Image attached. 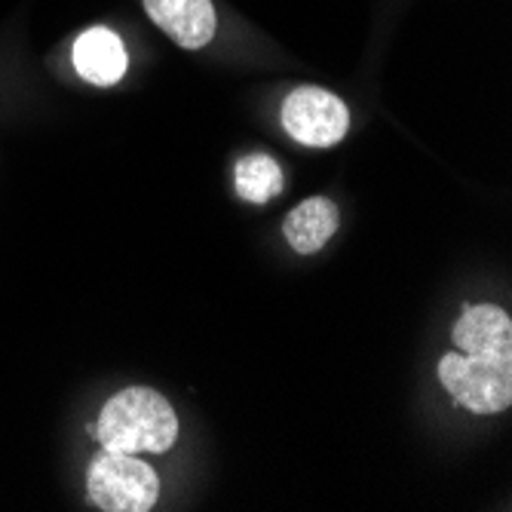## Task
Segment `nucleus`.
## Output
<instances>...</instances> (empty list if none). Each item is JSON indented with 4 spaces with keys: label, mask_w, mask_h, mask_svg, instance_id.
Instances as JSON below:
<instances>
[{
    "label": "nucleus",
    "mask_w": 512,
    "mask_h": 512,
    "mask_svg": "<svg viewBox=\"0 0 512 512\" xmlns=\"http://www.w3.org/2000/svg\"><path fill=\"white\" fill-rule=\"evenodd\" d=\"M439 381L473 414H500L512 402V356L445 353L439 359Z\"/></svg>",
    "instance_id": "obj_2"
},
{
    "label": "nucleus",
    "mask_w": 512,
    "mask_h": 512,
    "mask_svg": "<svg viewBox=\"0 0 512 512\" xmlns=\"http://www.w3.org/2000/svg\"><path fill=\"white\" fill-rule=\"evenodd\" d=\"M74 68L92 86H114L129 68V53L117 31L92 25L74 40Z\"/></svg>",
    "instance_id": "obj_6"
},
{
    "label": "nucleus",
    "mask_w": 512,
    "mask_h": 512,
    "mask_svg": "<svg viewBox=\"0 0 512 512\" xmlns=\"http://www.w3.org/2000/svg\"><path fill=\"white\" fill-rule=\"evenodd\" d=\"M454 347L476 356H512V322L506 310L494 304L467 307L454 322Z\"/></svg>",
    "instance_id": "obj_7"
},
{
    "label": "nucleus",
    "mask_w": 512,
    "mask_h": 512,
    "mask_svg": "<svg viewBox=\"0 0 512 512\" xmlns=\"http://www.w3.org/2000/svg\"><path fill=\"white\" fill-rule=\"evenodd\" d=\"M283 129L307 148H332L350 129V111L332 89L298 86L283 102Z\"/></svg>",
    "instance_id": "obj_4"
},
{
    "label": "nucleus",
    "mask_w": 512,
    "mask_h": 512,
    "mask_svg": "<svg viewBox=\"0 0 512 512\" xmlns=\"http://www.w3.org/2000/svg\"><path fill=\"white\" fill-rule=\"evenodd\" d=\"M237 194L246 203H270L273 197L283 194V169L273 157L255 154L237 163Z\"/></svg>",
    "instance_id": "obj_9"
},
{
    "label": "nucleus",
    "mask_w": 512,
    "mask_h": 512,
    "mask_svg": "<svg viewBox=\"0 0 512 512\" xmlns=\"http://www.w3.org/2000/svg\"><path fill=\"white\" fill-rule=\"evenodd\" d=\"M86 491L105 512H148L160 497V479L145 460L102 451L89 467Z\"/></svg>",
    "instance_id": "obj_3"
},
{
    "label": "nucleus",
    "mask_w": 512,
    "mask_h": 512,
    "mask_svg": "<svg viewBox=\"0 0 512 512\" xmlns=\"http://www.w3.org/2000/svg\"><path fill=\"white\" fill-rule=\"evenodd\" d=\"M151 22L181 50H203L218 31L212 0H142Z\"/></svg>",
    "instance_id": "obj_5"
},
{
    "label": "nucleus",
    "mask_w": 512,
    "mask_h": 512,
    "mask_svg": "<svg viewBox=\"0 0 512 512\" xmlns=\"http://www.w3.org/2000/svg\"><path fill=\"white\" fill-rule=\"evenodd\" d=\"M338 221L341 212L329 197H310L286 215L283 234L298 255H313L335 237Z\"/></svg>",
    "instance_id": "obj_8"
},
{
    "label": "nucleus",
    "mask_w": 512,
    "mask_h": 512,
    "mask_svg": "<svg viewBox=\"0 0 512 512\" xmlns=\"http://www.w3.org/2000/svg\"><path fill=\"white\" fill-rule=\"evenodd\" d=\"M96 439L117 454H163L178 439V414L151 387H126L99 414Z\"/></svg>",
    "instance_id": "obj_1"
}]
</instances>
